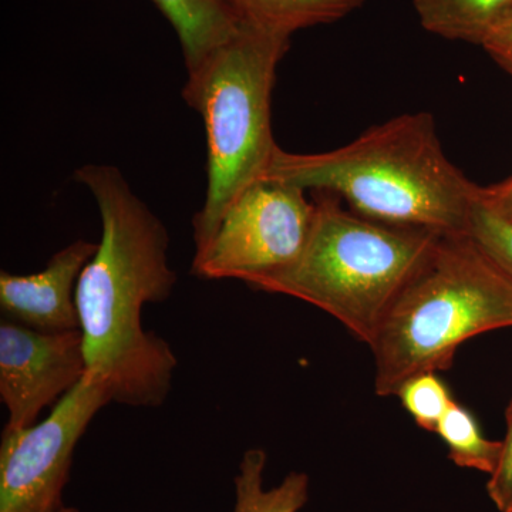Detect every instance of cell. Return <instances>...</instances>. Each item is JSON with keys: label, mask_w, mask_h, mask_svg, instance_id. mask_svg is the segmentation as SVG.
<instances>
[{"label": "cell", "mask_w": 512, "mask_h": 512, "mask_svg": "<svg viewBox=\"0 0 512 512\" xmlns=\"http://www.w3.org/2000/svg\"><path fill=\"white\" fill-rule=\"evenodd\" d=\"M481 47L512 76V8L488 33Z\"/></svg>", "instance_id": "cell-18"}, {"label": "cell", "mask_w": 512, "mask_h": 512, "mask_svg": "<svg viewBox=\"0 0 512 512\" xmlns=\"http://www.w3.org/2000/svg\"><path fill=\"white\" fill-rule=\"evenodd\" d=\"M507 419V434L503 440L500 460L490 474L487 493L500 512H512V416Z\"/></svg>", "instance_id": "cell-17"}, {"label": "cell", "mask_w": 512, "mask_h": 512, "mask_svg": "<svg viewBox=\"0 0 512 512\" xmlns=\"http://www.w3.org/2000/svg\"><path fill=\"white\" fill-rule=\"evenodd\" d=\"M173 26L187 70L237 32L242 20L221 0H153Z\"/></svg>", "instance_id": "cell-10"}, {"label": "cell", "mask_w": 512, "mask_h": 512, "mask_svg": "<svg viewBox=\"0 0 512 512\" xmlns=\"http://www.w3.org/2000/svg\"><path fill=\"white\" fill-rule=\"evenodd\" d=\"M478 202L498 218L512 225V177L503 183L480 187Z\"/></svg>", "instance_id": "cell-19"}, {"label": "cell", "mask_w": 512, "mask_h": 512, "mask_svg": "<svg viewBox=\"0 0 512 512\" xmlns=\"http://www.w3.org/2000/svg\"><path fill=\"white\" fill-rule=\"evenodd\" d=\"M239 19L292 36L298 30L338 22L365 0H221Z\"/></svg>", "instance_id": "cell-11"}, {"label": "cell", "mask_w": 512, "mask_h": 512, "mask_svg": "<svg viewBox=\"0 0 512 512\" xmlns=\"http://www.w3.org/2000/svg\"><path fill=\"white\" fill-rule=\"evenodd\" d=\"M264 180L329 192L362 217L439 234H468L481 187L448 160L426 111L393 117L323 153L278 147Z\"/></svg>", "instance_id": "cell-2"}, {"label": "cell", "mask_w": 512, "mask_h": 512, "mask_svg": "<svg viewBox=\"0 0 512 512\" xmlns=\"http://www.w3.org/2000/svg\"><path fill=\"white\" fill-rule=\"evenodd\" d=\"M510 416H512V400H511V403L508 404L507 412H505V417H510Z\"/></svg>", "instance_id": "cell-21"}, {"label": "cell", "mask_w": 512, "mask_h": 512, "mask_svg": "<svg viewBox=\"0 0 512 512\" xmlns=\"http://www.w3.org/2000/svg\"><path fill=\"white\" fill-rule=\"evenodd\" d=\"M83 335L39 332L3 319L0 323V399L8 410L6 430L37 423L86 376Z\"/></svg>", "instance_id": "cell-8"}, {"label": "cell", "mask_w": 512, "mask_h": 512, "mask_svg": "<svg viewBox=\"0 0 512 512\" xmlns=\"http://www.w3.org/2000/svg\"><path fill=\"white\" fill-rule=\"evenodd\" d=\"M305 190L261 180L239 195L192 275L208 281L238 279L249 285L276 274L301 256L315 221V201Z\"/></svg>", "instance_id": "cell-6"}, {"label": "cell", "mask_w": 512, "mask_h": 512, "mask_svg": "<svg viewBox=\"0 0 512 512\" xmlns=\"http://www.w3.org/2000/svg\"><path fill=\"white\" fill-rule=\"evenodd\" d=\"M413 5L427 32L481 46L512 0H413Z\"/></svg>", "instance_id": "cell-12"}, {"label": "cell", "mask_w": 512, "mask_h": 512, "mask_svg": "<svg viewBox=\"0 0 512 512\" xmlns=\"http://www.w3.org/2000/svg\"><path fill=\"white\" fill-rule=\"evenodd\" d=\"M291 36L244 22L197 66L187 70L183 97L204 121L207 194L192 218L194 259L215 238L239 195L264 180L278 144L271 103L276 69Z\"/></svg>", "instance_id": "cell-4"}, {"label": "cell", "mask_w": 512, "mask_h": 512, "mask_svg": "<svg viewBox=\"0 0 512 512\" xmlns=\"http://www.w3.org/2000/svg\"><path fill=\"white\" fill-rule=\"evenodd\" d=\"M268 456L262 448H249L235 477L234 512H299L308 503L309 477L292 471L274 488L265 490Z\"/></svg>", "instance_id": "cell-13"}, {"label": "cell", "mask_w": 512, "mask_h": 512, "mask_svg": "<svg viewBox=\"0 0 512 512\" xmlns=\"http://www.w3.org/2000/svg\"><path fill=\"white\" fill-rule=\"evenodd\" d=\"M420 429L436 433L437 426L456 399L437 372L410 377L396 394Z\"/></svg>", "instance_id": "cell-15"}, {"label": "cell", "mask_w": 512, "mask_h": 512, "mask_svg": "<svg viewBox=\"0 0 512 512\" xmlns=\"http://www.w3.org/2000/svg\"><path fill=\"white\" fill-rule=\"evenodd\" d=\"M59 512H80V511L77 510V508H74V507H64Z\"/></svg>", "instance_id": "cell-20"}, {"label": "cell", "mask_w": 512, "mask_h": 512, "mask_svg": "<svg viewBox=\"0 0 512 512\" xmlns=\"http://www.w3.org/2000/svg\"><path fill=\"white\" fill-rule=\"evenodd\" d=\"M313 201L315 221L301 256L248 286L311 303L370 346L394 299L441 234L370 220L346 210L329 192H316Z\"/></svg>", "instance_id": "cell-5"}, {"label": "cell", "mask_w": 512, "mask_h": 512, "mask_svg": "<svg viewBox=\"0 0 512 512\" xmlns=\"http://www.w3.org/2000/svg\"><path fill=\"white\" fill-rule=\"evenodd\" d=\"M113 396L87 372L45 420L3 430L0 443V512H59L74 450L94 417Z\"/></svg>", "instance_id": "cell-7"}, {"label": "cell", "mask_w": 512, "mask_h": 512, "mask_svg": "<svg viewBox=\"0 0 512 512\" xmlns=\"http://www.w3.org/2000/svg\"><path fill=\"white\" fill-rule=\"evenodd\" d=\"M468 234L512 278V225L477 202Z\"/></svg>", "instance_id": "cell-16"}, {"label": "cell", "mask_w": 512, "mask_h": 512, "mask_svg": "<svg viewBox=\"0 0 512 512\" xmlns=\"http://www.w3.org/2000/svg\"><path fill=\"white\" fill-rule=\"evenodd\" d=\"M448 457L456 466L477 470L490 476L500 460L503 440L487 439L477 417L464 404L456 402L444 414L436 429Z\"/></svg>", "instance_id": "cell-14"}, {"label": "cell", "mask_w": 512, "mask_h": 512, "mask_svg": "<svg viewBox=\"0 0 512 512\" xmlns=\"http://www.w3.org/2000/svg\"><path fill=\"white\" fill-rule=\"evenodd\" d=\"M96 252V242L77 239L37 274L0 272V308L6 319L39 332L80 330L77 282Z\"/></svg>", "instance_id": "cell-9"}, {"label": "cell", "mask_w": 512, "mask_h": 512, "mask_svg": "<svg viewBox=\"0 0 512 512\" xmlns=\"http://www.w3.org/2000/svg\"><path fill=\"white\" fill-rule=\"evenodd\" d=\"M505 328H512L511 276L470 234H441L370 343L377 396L450 369L467 340Z\"/></svg>", "instance_id": "cell-3"}, {"label": "cell", "mask_w": 512, "mask_h": 512, "mask_svg": "<svg viewBox=\"0 0 512 512\" xmlns=\"http://www.w3.org/2000/svg\"><path fill=\"white\" fill-rule=\"evenodd\" d=\"M100 212L101 238L76 288L87 372L109 386L113 403L156 409L173 386L178 360L167 340L143 326L147 303L167 301L178 276L170 234L114 165L77 168Z\"/></svg>", "instance_id": "cell-1"}]
</instances>
